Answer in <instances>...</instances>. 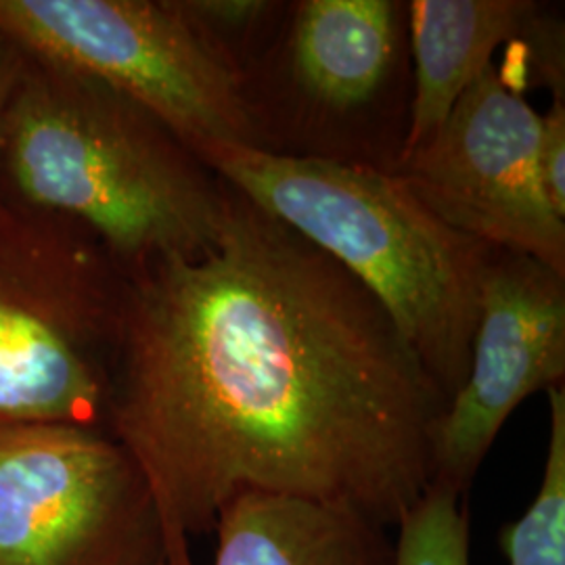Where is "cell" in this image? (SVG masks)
Wrapping results in <instances>:
<instances>
[{
    "label": "cell",
    "mask_w": 565,
    "mask_h": 565,
    "mask_svg": "<svg viewBox=\"0 0 565 565\" xmlns=\"http://www.w3.org/2000/svg\"><path fill=\"white\" fill-rule=\"evenodd\" d=\"M543 482L524 515L501 532L507 565H565V394L551 387Z\"/></svg>",
    "instance_id": "12"
},
{
    "label": "cell",
    "mask_w": 565,
    "mask_h": 565,
    "mask_svg": "<svg viewBox=\"0 0 565 565\" xmlns=\"http://www.w3.org/2000/svg\"><path fill=\"white\" fill-rule=\"evenodd\" d=\"M565 377V277L545 264L494 252L469 373L434 434V482L467 494L511 413Z\"/></svg>",
    "instance_id": "8"
},
{
    "label": "cell",
    "mask_w": 565,
    "mask_h": 565,
    "mask_svg": "<svg viewBox=\"0 0 565 565\" xmlns=\"http://www.w3.org/2000/svg\"><path fill=\"white\" fill-rule=\"evenodd\" d=\"M181 7L216 41H221L224 32H235L254 23L270 9L268 2L260 0H181Z\"/></svg>",
    "instance_id": "15"
},
{
    "label": "cell",
    "mask_w": 565,
    "mask_h": 565,
    "mask_svg": "<svg viewBox=\"0 0 565 565\" xmlns=\"http://www.w3.org/2000/svg\"><path fill=\"white\" fill-rule=\"evenodd\" d=\"M214 532V565H392L387 525L348 507L239 492Z\"/></svg>",
    "instance_id": "9"
},
{
    "label": "cell",
    "mask_w": 565,
    "mask_h": 565,
    "mask_svg": "<svg viewBox=\"0 0 565 565\" xmlns=\"http://www.w3.org/2000/svg\"><path fill=\"white\" fill-rule=\"evenodd\" d=\"M541 179L553 210L565 218V105L564 95L545 116H541V149H539Z\"/></svg>",
    "instance_id": "14"
},
{
    "label": "cell",
    "mask_w": 565,
    "mask_h": 565,
    "mask_svg": "<svg viewBox=\"0 0 565 565\" xmlns=\"http://www.w3.org/2000/svg\"><path fill=\"white\" fill-rule=\"evenodd\" d=\"M0 195L81 226L130 273L205 249L228 189L141 105L28 51L2 135Z\"/></svg>",
    "instance_id": "2"
},
{
    "label": "cell",
    "mask_w": 565,
    "mask_h": 565,
    "mask_svg": "<svg viewBox=\"0 0 565 565\" xmlns=\"http://www.w3.org/2000/svg\"><path fill=\"white\" fill-rule=\"evenodd\" d=\"M126 285L81 226L0 195V427L105 431Z\"/></svg>",
    "instance_id": "4"
},
{
    "label": "cell",
    "mask_w": 565,
    "mask_h": 565,
    "mask_svg": "<svg viewBox=\"0 0 565 565\" xmlns=\"http://www.w3.org/2000/svg\"><path fill=\"white\" fill-rule=\"evenodd\" d=\"M396 53V7L387 0H308L294 23L298 81L317 102L345 109L369 102Z\"/></svg>",
    "instance_id": "11"
},
{
    "label": "cell",
    "mask_w": 565,
    "mask_h": 565,
    "mask_svg": "<svg viewBox=\"0 0 565 565\" xmlns=\"http://www.w3.org/2000/svg\"><path fill=\"white\" fill-rule=\"evenodd\" d=\"M536 4L522 0H415L411 36L415 97L401 158L422 147L480 78L492 53L532 21Z\"/></svg>",
    "instance_id": "10"
},
{
    "label": "cell",
    "mask_w": 565,
    "mask_h": 565,
    "mask_svg": "<svg viewBox=\"0 0 565 565\" xmlns=\"http://www.w3.org/2000/svg\"><path fill=\"white\" fill-rule=\"evenodd\" d=\"M25 60H28V51L21 46L20 42L13 41L4 30H0V147H2L7 116L15 97Z\"/></svg>",
    "instance_id": "16"
},
{
    "label": "cell",
    "mask_w": 565,
    "mask_h": 565,
    "mask_svg": "<svg viewBox=\"0 0 565 565\" xmlns=\"http://www.w3.org/2000/svg\"><path fill=\"white\" fill-rule=\"evenodd\" d=\"M446 406L384 306L233 189L205 249L128 273L105 431L174 565H195L191 541L239 492L398 524L434 482Z\"/></svg>",
    "instance_id": "1"
},
{
    "label": "cell",
    "mask_w": 565,
    "mask_h": 565,
    "mask_svg": "<svg viewBox=\"0 0 565 565\" xmlns=\"http://www.w3.org/2000/svg\"><path fill=\"white\" fill-rule=\"evenodd\" d=\"M463 494L431 482L398 522L392 565H469V511Z\"/></svg>",
    "instance_id": "13"
},
{
    "label": "cell",
    "mask_w": 565,
    "mask_h": 565,
    "mask_svg": "<svg viewBox=\"0 0 565 565\" xmlns=\"http://www.w3.org/2000/svg\"><path fill=\"white\" fill-rule=\"evenodd\" d=\"M539 149L541 116L488 65L396 177L467 237L565 277V218L546 198Z\"/></svg>",
    "instance_id": "7"
},
{
    "label": "cell",
    "mask_w": 565,
    "mask_h": 565,
    "mask_svg": "<svg viewBox=\"0 0 565 565\" xmlns=\"http://www.w3.org/2000/svg\"><path fill=\"white\" fill-rule=\"evenodd\" d=\"M0 565H174L139 465L107 431L0 427Z\"/></svg>",
    "instance_id": "6"
},
{
    "label": "cell",
    "mask_w": 565,
    "mask_h": 565,
    "mask_svg": "<svg viewBox=\"0 0 565 565\" xmlns=\"http://www.w3.org/2000/svg\"><path fill=\"white\" fill-rule=\"evenodd\" d=\"M0 30L141 105L198 160L263 147L235 60L181 0H0Z\"/></svg>",
    "instance_id": "5"
},
{
    "label": "cell",
    "mask_w": 565,
    "mask_h": 565,
    "mask_svg": "<svg viewBox=\"0 0 565 565\" xmlns=\"http://www.w3.org/2000/svg\"><path fill=\"white\" fill-rule=\"evenodd\" d=\"M200 162L317 245L384 306L450 401L469 373L494 252L436 216L396 174L266 147H212Z\"/></svg>",
    "instance_id": "3"
}]
</instances>
